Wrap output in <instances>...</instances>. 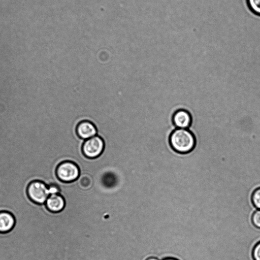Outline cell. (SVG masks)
I'll list each match as a JSON object with an SVG mask.
<instances>
[{
    "mask_svg": "<svg viewBox=\"0 0 260 260\" xmlns=\"http://www.w3.org/2000/svg\"><path fill=\"white\" fill-rule=\"evenodd\" d=\"M45 205L52 213L61 212L66 206V201L60 193L51 194L46 200Z\"/></svg>",
    "mask_w": 260,
    "mask_h": 260,
    "instance_id": "52a82bcc",
    "label": "cell"
},
{
    "mask_svg": "<svg viewBox=\"0 0 260 260\" xmlns=\"http://www.w3.org/2000/svg\"><path fill=\"white\" fill-rule=\"evenodd\" d=\"M252 254L254 260H260V242L255 246Z\"/></svg>",
    "mask_w": 260,
    "mask_h": 260,
    "instance_id": "4fadbf2b",
    "label": "cell"
},
{
    "mask_svg": "<svg viewBox=\"0 0 260 260\" xmlns=\"http://www.w3.org/2000/svg\"><path fill=\"white\" fill-rule=\"evenodd\" d=\"M169 143L174 152L184 154L194 150L196 140L192 133L187 128H177L170 134Z\"/></svg>",
    "mask_w": 260,
    "mask_h": 260,
    "instance_id": "6da1fadb",
    "label": "cell"
},
{
    "mask_svg": "<svg viewBox=\"0 0 260 260\" xmlns=\"http://www.w3.org/2000/svg\"><path fill=\"white\" fill-rule=\"evenodd\" d=\"M105 146L103 138L97 135L84 141L82 146V152L86 158L94 159L102 154Z\"/></svg>",
    "mask_w": 260,
    "mask_h": 260,
    "instance_id": "277c9868",
    "label": "cell"
},
{
    "mask_svg": "<svg viewBox=\"0 0 260 260\" xmlns=\"http://www.w3.org/2000/svg\"><path fill=\"white\" fill-rule=\"evenodd\" d=\"M80 175L78 165L71 160H64L58 164L56 169L57 178L64 183L73 182L77 180Z\"/></svg>",
    "mask_w": 260,
    "mask_h": 260,
    "instance_id": "7a4b0ae2",
    "label": "cell"
},
{
    "mask_svg": "<svg viewBox=\"0 0 260 260\" xmlns=\"http://www.w3.org/2000/svg\"><path fill=\"white\" fill-rule=\"evenodd\" d=\"M27 194L32 202L39 205H44L50 196L48 185L41 180L31 181L27 186Z\"/></svg>",
    "mask_w": 260,
    "mask_h": 260,
    "instance_id": "3957f363",
    "label": "cell"
},
{
    "mask_svg": "<svg viewBox=\"0 0 260 260\" xmlns=\"http://www.w3.org/2000/svg\"><path fill=\"white\" fill-rule=\"evenodd\" d=\"M163 260H177L175 258H165Z\"/></svg>",
    "mask_w": 260,
    "mask_h": 260,
    "instance_id": "9a60e30c",
    "label": "cell"
},
{
    "mask_svg": "<svg viewBox=\"0 0 260 260\" xmlns=\"http://www.w3.org/2000/svg\"><path fill=\"white\" fill-rule=\"evenodd\" d=\"M15 224V218L12 213L7 211H0V233L10 232Z\"/></svg>",
    "mask_w": 260,
    "mask_h": 260,
    "instance_id": "ba28073f",
    "label": "cell"
},
{
    "mask_svg": "<svg viewBox=\"0 0 260 260\" xmlns=\"http://www.w3.org/2000/svg\"><path fill=\"white\" fill-rule=\"evenodd\" d=\"M172 121L177 128H187L191 124L192 117L188 111L179 109L174 113Z\"/></svg>",
    "mask_w": 260,
    "mask_h": 260,
    "instance_id": "8992f818",
    "label": "cell"
},
{
    "mask_svg": "<svg viewBox=\"0 0 260 260\" xmlns=\"http://www.w3.org/2000/svg\"><path fill=\"white\" fill-rule=\"evenodd\" d=\"M252 201L254 206L260 210V188L255 189L252 196Z\"/></svg>",
    "mask_w": 260,
    "mask_h": 260,
    "instance_id": "8fae6325",
    "label": "cell"
},
{
    "mask_svg": "<svg viewBox=\"0 0 260 260\" xmlns=\"http://www.w3.org/2000/svg\"><path fill=\"white\" fill-rule=\"evenodd\" d=\"M146 260H159L155 257H149Z\"/></svg>",
    "mask_w": 260,
    "mask_h": 260,
    "instance_id": "5bb4252c",
    "label": "cell"
},
{
    "mask_svg": "<svg viewBox=\"0 0 260 260\" xmlns=\"http://www.w3.org/2000/svg\"><path fill=\"white\" fill-rule=\"evenodd\" d=\"M76 132L78 137L83 140H87L98 135L95 125L88 120L80 121L76 126Z\"/></svg>",
    "mask_w": 260,
    "mask_h": 260,
    "instance_id": "5b68a950",
    "label": "cell"
},
{
    "mask_svg": "<svg viewBox=\"0 0 260 260\" xmlns=\"http://www.w3.org/2000/svg\"><path fill=\"white\" fill-rule=\"evenodd\" d=\"M249 10L254 15L260 17V0H245Z\"/></svg>",
    "mask_w": 260,
    "mask_h": 260,
    "instance_id": "30bf717a",
    "label": "cell"
},
{
    "mask_svg": "<svg viewBox=\"0 0 260 260\" xmlns=\"http://www.w3.org/2000/svg\"><path fill=\"white\" fill-rule=\"evenodd\" d=\"M78 186L83 189H89L93 184L94 180L90 174L83 173L77 179Z\"/></svg>",
    "mask_w": 260,
    "mask_h": 260,
    "instance_id": "9c48e42d",
    "label": "cell"
},
{
    "mask_svg": "<svg viewBox=\"0 0 260 260\" xmlns=\"http://www.w3.org/2000/svg\"><path fill=\"white\" fill-rule=\"evenodd\" d=\"M252 220L253 224L260 228V210L257 209L253 214Z\"/></svg>",
    "mask_w": 260,
    "mask_h": 260,
    "instance_id": "7c38bea8",
    "label": "cell"
}]
</instances>
